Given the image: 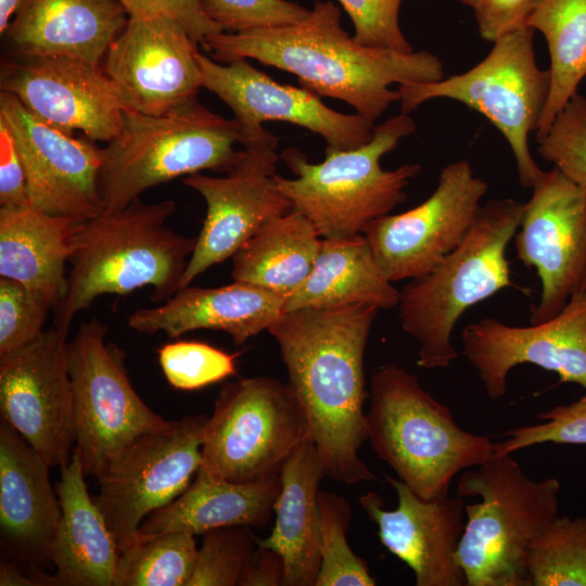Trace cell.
<instances>
[{"label":"cell","instance_id":"cell-1","mask_svg":"<svg viewBox=\"0 0 586 586\" xmlns=\"http://www.w3.org/2000/svg\"><path fill=\"white\" fill-rule=\"evenodd\" d=\"M379 310L369 304L301 308L267 330L307 415L326 476L346 485L375 480L359 450L367 442L365 352Z\"/></svg>","mask_w":586,"mask_h":586},{"label":"cell","instance_id":"cell-2","mask_svg":"<svg viewBox=\"0 0 586 586\" xmlns=\"http://www.w3.org/2000/svg\"><path fill=\"white\" fill-rule=\"evenodd\" d=\"M201 46L216 62L240 59L289 72L300 87L319 97L346 102L374 122L399 101L392 85L433 82L444 78V65L429 51L399 52L365 47L341 26V10L317 1L301 22L244 33H217Z\"/></svg>","mask_w":586,"mask_h":586},{"label":"cell","instance_id":"cell-3","mask_svg":"<svg viewBox=\"0 0 586 586\" xmlns=\"http://www.w3.org/2000/svg\"><path fill=\"white\" fill-rule=\"evenodd\" d=\"M175 209L171 200L143 203L139 198L119 211L79 221L53 326L68 332L75 317L105 294L151 286L154 303L171 297L196 243L166 225Z\"/></svg>","mask_w":586,"mask_h":586},{"label":"cell","instance_id":"cell-4","mask_svg":"<svg viewBox=\"0 0 586 586\" xmlns=\"http://www.w3.org/2000/svg\"><path fill=\"white\" fill-rule=\"evenodd\" d=\"M523 208L512 198L488 200L462 242L400 290L398 317L419 344V367H448L459 355L451 337L461 315L502 289H522L511 279L506 252Z\"/></svg>","mask_w":586,"mask_h":586},{"label":"cell","instance_id":"cell-5","mask_svg":"<svg viewBox=\"0 0 586 586\" xmlns=\"http://www.w3.org/2000/svg\"><path fill=\"white\" fill-rule=\"evenodd\" d=\"M369 399L367 441L422 499L447 496L456 474L495 456L489 436L462 430L449 408L399 366L373 374Z\"/></svg>","mask_w":586,"mask_h":586},{"label":"cell","instance_id":"cell-6","mask_svg":"<svg viewBox=\"0 0 586 586\" xmlns=\"http://www.w3.org/2000/svg\"><path fill=\"white\" fill-rule=\"evenodd\" d=\"M240 139L234 118L211 111L198 95L160 115L124 110L119 135L103 148L98 183L104 213L178 177L227 173L241 154Z\"/></svg>","mask_w":586,"mask_h":586},{"label":"cell","instance_id":"cell-7","mask_svg":"<svg viewBox=\"0 0 586 586\" xmlns=\"http://www.w3.org/2000/svg\"><path fill=\"white\" fill-rule=\"evenodd\" d=\"M415 131L412 118L400 113L374 126L368 143L351 150H326L320 163H310L303 152L288 148L280 157L295 178L277 174V186L292 211L305 215L321 238L364 233L370 222L406 201V187L421 171L419 164L393 170L381 166V158Z\"/></svg>","mask_w":586,"mask_h":586},{"label":"cell","instance_id":"cell-8","mask_svg":"<svg viewBox=\"0 0 586 586\" xmlns=\"http://www.w3.org/2000/svg\"><path fill=\"white\" fill-rule=\"evenodd\" d=\"M456 492L481 498L464 506L467 522L456 557L466 585L528 586V549L558 515L559 480L534 481L506 454L467 469Z\"/></svg>","mask_w":586,"mask_h":586},{"label":"cell","instance_id":"cell-9","mask_svg":"<svg viewBox=\"0 0 586 586\" xmlns=\"http://www.w3.org/2000/svg\"><path fill=\"white\" fill-rule=\"evenodd\" d=\"M534 34L525 26L501 36L489 53L464 73L397 88L404 114L426 101L445 98L485 116L506 138L524 188H533L544 173L531 154L528 137L538 129L551 81L549 68L536 63Z\"/></svg>","mask_w":586,"mask_h":586},{"label":"cell","instance_id":"cell-10","mask_svg":"<svg viewBox=\"0 0 586 586\" xmlns=\"http://www.w3.org/2000/svg\"><path fill=\"white\" fill-rule=\"evenodd\" d=\"M308 440L307 415L288 382L243 378L218 393L203 431L200 469L237 483L267 480Z\"/></svg>","mask_w":586,"mask_h":586},{"label":"cell","instance_id":"cell-11","mask_svg":"<svg viewBox=\"0 0 586 586\" xmlns=\"http://www.w3.org/2000/svg\"><path fill=\"white\" fill-rule=\"evenodd\" d=\"M107 327L93 318L67 344L73 387L75 446L86 475L98 479L109 460L140 435L167 429L133 388L126 353L105 341Z\"/></svg>","mask_w":586,"mask_h":586},{"label":"cell","instance_id":"cell-12","mask_svg":"<svg viewBox=\"0 0 586 586\" xmlns=\"http://www.w3.org/2000/svg\"><path fill=\"white\" fill-rule=\"evenodd\" d=\"M207 416H188L138 436L106 463L95 499L119 551L138 538L142 522L190 485L202 462Z\"/></svg>","mask_w":586,"mask_h":586},{"label":"cell","instance_id":"cell-13","mask_svg":"<svg viewBox=\"0 0 586 586\" xmlns=\"http://www.w3.org/2000/svg\"><path fill=\"white\" fill-rule=\"evenodd\" d=\"M277 146V137L268 130L242 145L237 163L225 176L196 173L183 178V184L204 199L206 215L180 289L232 258L265 224L292 211L276 182Z\"/></svg>","mask_w":586,"mask_h":586},{"label":"cell","instance_id":"cell-14","mask_svg":"<svg viewBox=\"0 0 586 586\" xmlns=\"http://www.w3.org/2000/svg\"><path fill=\"white\" fill-rule=\"evenodd\" d=\"M488 183L460 160L446 165L434 192L416 207L384 215L366 228L381 271L391 282L431 271L466 238L475 222Z\"/></svg>","mask_w":586,"mask_h":586},{"label":"cell","instance_id":"cell-15","mask_svg":"<svg viewBox=\"0 0 586 586\" xmlns=\"http://www.w3.org/2000/svg\"><path fill=\"white\" fill-rule=\"evenodd\" d=\"M67 334L52 326L28 344L0 355L1 420L50 467L66 464L75 442Z\"/></svg>","mask_w":586,"mask_h":586},{"label":"cell","instance_id":"cell-16","mask_svg":"<svg viewBox=\"0 0 586 586\" xmlns=\"http://www.w3.org/2000/svg\"><path fill=\"white\" fill-rule=\"evenodd\" d=\"M524 203L514 235L518 259L542 282L532 324L555 317L586 288V190L558 168L544 171Z\"/></svg>","mask_w":586,"mask_h":586},{"label":"cell","instance_id":"cell-17","mask_svg":"<svg viewBox=\"0 0 586 586\" xmlns=\"http://www.w3.org/2000/svg\"><path fill=\"white\" fill-rule=\"evenodd\" d=\"M202 87L225 102L238 123L244 145L268 130L265 122H286L323 138L326 150H351L368 143L373 122L355 113L343 114L327 106L321 97L303 87L282 85L246 59L222 64L198 54Z\"/></svg>","mask_w":586,"mask_h":586},{"label":"cell","instance_id":"cell-18","mask_svg":"<svg viewBox=\"0 0 586 586\" xmlns=\"http://www.w3.org/2000/svg\"><path fill=\"white\" fill-rule=\"evenodd\" d=\"M0 119L14 137L31 207L78 221L104 213L98 183L103 148L42 122L7 91H0Z\"/></svg>","mask_w":586,"mask_h":586},{"label":"cell","instance_id":"cell-19","mask_svg":"<svg viewBox=\"0 0 586 586\" xmlns=\"http://www.w3.org/2000/svg\"><path fill=\"white\" fill-rule=\"evenodd\" d=\"M0 90L14 94L42 122L94 142H111L123 126L125 106L101 66L59 55H4Z\"/></svg>","mask_w":586,"mask_h":586},{"label":"cell","instance_id":"cell-20","mask_svg":"<svg viewBox=\"0 0 586 586\" xmlns=\"http://www.w3.org/2000/svg\"><path fill=\"white\" fill-rule=\"evenodd\" d=\"M199 43L171 17H129L101 67L125 110L160 115L202 88Z\"/></svg>","mask_w":586,"mask_h":586},{"label":"cell","instance_id":"cell-21","mask_svg":"<svg viewBox=\"0 0 586 586\" xmlns=\"http://www.w3.org/2000/svg\"><path fill=\"white\" fill-rule=\"evenodd\" d=\"M463 355L477 371L486 394L507 393V377L518 365L532 364L586 390V288L575 293L551 319L528 327L495 318L467 324Z\"/></svg>","mask_w":586,"mask_h":586},{"label":"cell","instance_id":"cell-22","mask_svg":"<svg viewBox=\"0 0 586 586\" xmlns=\"http://www.w3.org/2000/svg\"><path fill=\"white\" fill-rule=\"evenodd\" d=\"M397 507L386 510L381 496L369 491L359 504L378 526L381 544L413 572L417 586H462L457 562L464 523V500L449 495L422 499L398 479L386 476Z\"/></svg>","mask_w":586,"mask_h":586},{"label":"cell","instance_id":"cell-23","mask_svg":"<svg viewBox=\"0 0 586 586\" xmlns=\"http://www.w3.org/2000/svg\"><path fill=\"white\" fill-rule=\"evenodd\" d=\"M49 463L7 422H0V533L7 560H50L61 506Z\"/></svg>","mask_w":586,"mask_h":586},{"label":"cell","instance_id":"cell-24","mask_svg":"<svg viewBox=\"0 0 586 586\" xmlns=\"http://www.w3.org/2000/svg\"><path fill=\"white\" fill-rule=\"evenodd\" d=\"M129 17L118 0H22L2 35L4 55H59L101 66Z\"/></svg>","mask_w":586,"mask_h":586},{"label":"cell","instance_id":"cell-25","mask_svg":"<svg viewBox=\"0 0 586 586\" xmlns=\"http://www.w3.org/2000/svg\"><path fill=\"white\" fill-rule=\"evenodd\" d=\"M286 296L233 281L218 288L186 286L162 305L132 311L127 324L140 333L164 332L176 339L194 330H219L242 345L273 324Z\"/></svg>","mask_w":586,"mask_h":586},{"label":"cell","instance_id":"cell-26","mask_svg":"<svg viewBox=\"0 0 586 586\" xmlns=\"http://www.w3.org/2000/svg\"><path fill=\"white\" fill-rule=\"evenodd\" d=\"M79 454L74 448L61 467L56 495L61 520L52 545V576L44 585L114 586L119 559L118 545L103 513L88 493Z\"/></svg>","mask_w":586,"mask_h":586},{"label":"cell","instance_id":"cell-27","mask_svg":"<svg viewBox=\"0 0 586 586\" xmlns=\"http://www.w3.org/2000/svg\"><path fill=\"white\" fill-rule=\"evenodd\" d=\"M275 525L257 545L283 561V586H315L320 568V482L326 476L313 440L301 444L280 471Z\"/></svg>","mask_w":586,"mask_h":586},{"label":"cell","instance_id":"cell-28","mask_svg":"<svg viewBox=\"0 0 586 586\" xmlns=\"http://www.w3.org/2000/svg\"><path fill=\"white\" fill-rule=\"evenodd\" d=\"M281 491L280 476L237 483L201 469L186 491L142 522L138 535L184 531L194 535L230 525L266 526Z\"/></svg>","mask_w":586,"mask_h":586},{"label":"cell","instance_id":"cell-29","mask_svg":"<svg viewBox=\"0 0 586 586\" xmlns=\"http://www.w3.org/2000/svg\"><path fill=\"white\" fill-rule=\"evenodd\" d=\"M78 222L30 205L0 207V277L38 290L54 308L65 291Z\"/></svg>","mask_w":586,"mask_h":586},{"label":"cell","instance_id":"cell-30","mask_svg":"<svg viewBox=\"0 0 586 586\" xmlns=\"http://www.w3.org/2000/svg\"><path fill=\"white\" fill-rule=\"evenodd\" d=\"M381 271L364 233L321 240L311 272L286 297L284 313L369 304L379 309L398 305V291Z\"/></svg>","mask_w":586,"mask_h":586},{"label":"cell","instance_id":"cell-31","mask_svg":"<svg viewBox=\"0 0 586 586\" xmlns=\"http://www.w3.org/2000/svg\"><path fill=\"white\" fill-rule=\"evenodd\" d=\"M321 240L305 215L291 211L276 217L233 255L232 280L288 297L311 272Z\"/></svg>","mask_w":586,"mask_h":586},{"label":"cell","instance_id":"cell-32","mask_svg":"<svg viewBox=\"0 0 586 586\" xmlns=\"http://www.w3.org/2000/svg\"><path fill=\"white\" fill-rule=\"evenodd\" d=\"M527 26L543 34L550 55V92L535 132L537 140L586 76V0H542Z\"/></svg>","mask_w":586,"mask_h":586},{"label":"cell","instance_id":"cell-33","mask_svg":"<svg viewBox=\"0 0 586 586\" xmlns=\"http://www.w3.org/2000/svg\"><path fill=\"white\" fill-rule=\"evenodd\" d=\"M194 536L184 531L138 535L119 553L114 586H188L199 549Z\"/></svg>","mask_w":586,"mask_h":586},{"label":"cell","instance_id":"cell-34","mask_svg":"<svg viewBox=\"0 0 586 586\" xmlns=\"http://www.w3.org/2000/svg\"><path fill=\"white\" fill-rule=\"evenodd\" d=\"M528 586H586V518L556 517L534 538Z\"/></svg>","mask_w":586,"mask_h":586},{"label":"cell","instance_id":"cell-35","mask_svg":"<svg viewBox=\"0 0 586 586\" xmlns=\"http://www.w3.org/2000/svg\"><path fill=\"white\" fill-rule=\"evenodd\" d=\"M320 568L315 586H374L367 562L347 542L353 517L349 501L329 491L319 492Z\"/></svg>","mask_w":586,"mask_h":586},{"label":"cell","instance_id":"cell-36","mask_svg":"<svg viewBox=\"0 0 586 586\" xmlns=\"http://www.w3.org/2000/svg\"><path fill=\"white\" fill-rule=\"evenodd\" d=\"M188 586H234L257 546L251 526L230 525L206 531Z\"/></svg>","mask_w":586,"mask_h":586},{"label":"cell","instance_id":"cell-37","mask_svg":"<svg viewBox=\"0 0 586 586\" xmlns=\"http://www.w3.org/2000/svg\"><path fill=\"white\" fill-rule=\"evenodd\" d=\"M167 382L177 390L194 391L237 372L234 354L198 341H177L157 349Z\"/></svg>","mask_w":586,"mask_h":586},{"label":"cell","instance_id":"cell-38","mask_svg":"<svg viewBox=\"0 0 586 586\" xmlns=\"http://www.w3.org/2000/svg\"><path fill=\"white\" fill-rule=\"evenodd\" d=\"M536 141L543 158L586 190V97L577 92Z\"/></svg>","mask_w":586,"mask_h":586},{"label":"cell","instance_id":"cell-39","mask_svg":"<svg viewBox=\"0 0 586 586\" xmlns=\"http://www.w3.org/2000/svg\"><path fill=\"white\" fill-rule=\"evenodd\" d=\"M50 308L52 304L38 290L0 277V355L38 337Z\"/></svg>","mask_w":586,"mask_h":586},{"label":"cell","instance_id":"cell-40","mask_svg":"<svg viewBox=\"0 0 586 586\" xmlns=\"http://www.w3.org/2000/svg\"><path fill=\"white\" fill-rule=\"evenodd\" d=\"M537 417L542 423L505 432L506 438L495 443V456L545 443L586 445V393L569 405L552 407Z\"/></svg>","mask_w":586,"mask_h":586},{"label":"cell","instance_id":"cell-41","mask_svg":"<svg viewBox=\"0 0 586 586\" xmlns=\"http://www.w3.org/2000/svg\"><path fill=\"white\" fill-rule=\"evenodd\" d=\"M205 15L224 33H244L303 21L310 10L288 0H202Z\"/></svg>","mask_w":586,"mask_h":586},{"label":"cell","instance_id":"cell-42","mask_svg":"<svg viewBox=\"0 0 586 586\" xmlns=\"http://www.w3.org/2000/svg\"><path fill=\"white\" fill-rule=\"evenodd\" d=\"M354 26L353 38L361 46L412 52L399 26L403 0H336Z\"/></svg>","mask_w":586,"mask_h":586},{"label":"cell","instance_id":"cell-43","mask_svg":"<svg viewBox=\"0 0 586 586\" xmlns=\"http://www.w3.org/2000/svg\"><path fill=\"white\" fill-rule=\"evenodd\" d=\"M472 9L480 37L494 42L504 35L527 26L542 0H458Z\"/></svg>","mask_w":586,"mask_h":586},{"label":"cell","instance_id":"cell-44","mask_svg":"<svg viewBox=\"0 0 586 586\" xmlns=\"http://www.w3.org/2000/svg\"><path fill=\"white\" fill-rule=\"evenodd\" d=\"M130 17L164 15L174 18L201 44L207 36L222 33L204 13L202 0H118Z\"/></svg>","mask_w":586,"mask_h":586},{"label":"cell","instance_id":"cell-45","mask_svg":"<svg viewBox=\"0 0 586 586\" xmlns=\"http://www.w3.org/2000/svg\"><path fill=\"white\" fill-rule=\"evenodd\" d=\"M25 169L14 137L0 119V207L28 206Z\"/></svg>","mask_w":586,"mask_h":586},{"label":"cell","instance_id":"cell-46","mask_svg":"<svg viewBox=\"0 0 586 586\" xmlns=\"http://www.w3.org/2000/svg\"><path fill=\"white\" fill-rule=\"evenodd\" d=\"M282 558L272 549L256 546L240 577V586H278L283 584Z\"/></svg>","mask_w":586,"mask_h":586},{"label":"cell","instance_id":"cell-47","mask_svg":"<svg viewBox=\"0 0 586 586\" xmlns=\"http://www.w3.org/2000/svg\"><path fill=\"white\" fill-rule=\"evenodd\" d=\"M1 586H35L38 585L35 577L25 575L15 561L5 560L0 564Z\"/></svg>","mask_w":586,"mask_h":586},{"label":"cell","instance_id":"cell-48","mask_svg":"<svg viewBox=\"0 0 586 586\" xmlns=\"http://www.w3.org/2000/svg\"><path fill=\"white\" fill-rule=\"evenodd\" d=\"M22 0H0V34L8 29L11 18L15 15Z\"/></svg>","mask_w":586,"mask_h":586}]
</instances>
